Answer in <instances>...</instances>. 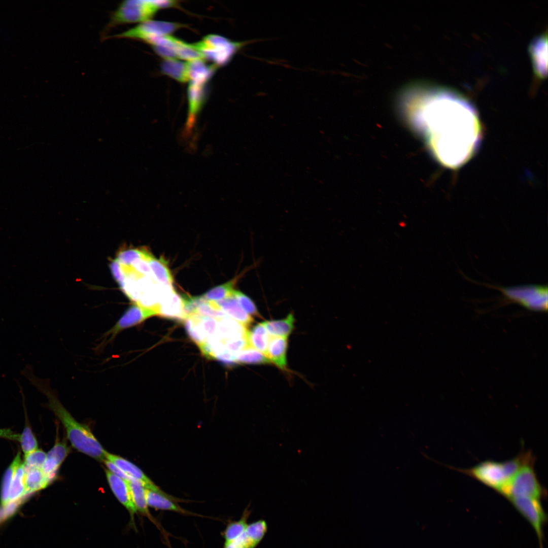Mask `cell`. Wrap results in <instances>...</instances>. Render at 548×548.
<instances>
[{"label": "cell", "instance_id": "6da1fadb", "mask_svg": "<svg viewBox=\"0 0 548 548\" xmlns=\"http://www.w3.org/2000/svg\"><path fill=\"white\" fill-rule=\"evenodd\" d=\"M398 101L401 113L443 166H461L477 149L481 138L478 115L460 95L416 82L401 90Z\"/></svg>", "mask_w": 548, "mask_h": 548}, {"label": "cell", "instance_id": "7a4b0ae2", "mask_svg": "<svg viewBox=\"0 0 548 548\" xmlns=\"http://www.w3.org/2000/svg\"><path fill=\"white\" fill-rule=\"evenodd\" d=\"M27 378L47 397L49 406L63 425L68 439L78 451L97 460H105V452L88 426L77 422L64 408L51 389L43 380L29 374Z\"/></svg>", "mask_w": 548, "mask_h": 548}, {"label": "cell", "instance_id": "3957f363", "mask_svg": "<svg viewBox=\"0 0 548 548\" xmlns=\"http://www.w3.org/2000/svg\"><path fill=\"white\" fill-rule=\"evenodd\" d=\"M458 470L500 492L515 474L517 468L510 459L503 462L486 461L471 468Z\"/></svg>", "mask_w": 548, "mask_h": 548}, {"label": "cell", "instance_id": "277c9868", "mask_svg": "<svg viewBox=\"0 0 548 548\" xmlns=\"http://www.w3.org/2000/svg\"><path fill=\"white\" fill-rule=\"evenodd\" d=\"M534 462L522 466L511 478L500 493L509 499L518 497H528L540 499L544 495L533 468Z\"/></svg>", "mask_w": 548, "mask_h": 548}, {"label": "cell", "instance_id": "5b68a950", "mask_svg": "<svg viewBox=\"0 0 548 548\" xmlns=\"http://www.w3.org/2000/svg\"><path fill=\"white\" fill-rule=\"evenodd\" d=\"M160 9L157 1H123L111 15L108 27L150 20Z\"/></svg>", "mask_w": 548, "mask_h": 548}, {"label": "cell", "instance_id": "8992f818", "mask_svg": "<svg viewBox=\"0 0 548 548\" xmlns=\"http://www.w3.org/2000/svg\"><path fill=\"white\" fill-rule=\"evenodd\" d=\"M248 42H233L216 35H208L202 41L193 44L203 55L217 66L228 63L241 48Z\"/></svg>", "mask_w": 548, "mask_h": 548}, {"label": "cell", "instance_id": "52a82bcc", "mask_svg": "<svg viewBox=\"0 0 548 548\" xmlns=\"http://www.w3.org/2000/svg\"><path fill=\"white\" fill-rule=\"evenodd\" d=\"M154 316H158L155 310L144 306L137 301H130V305L115 324L105 332L102 343L113 341L122 331L138 326Z\"/></svg>", "mask_w": 548, "mask_h": 548}, {"label": "cell", "instance_id": "ba28073f", "mask_svg": "<svg viewBox=\"0 0 548 548\" xmlns=\"http://www.w3.org/2000/svg\"><path fill=\"white\" fill-rule=\"evenodd\" d=\"M511 300L528 307L544 310L547 305V288L538 285L495 287Z\"/></svg>", "mask_w": 548, "mask_h": 548}, {"label": "cell", "instance_id": "9c48e42d", "mask_svg": "<svg viewBox=\"0 0 548 548\" xmlns=\"http://www.w3.org/2000/svg\"><path fill=\"white\" fill-rule=\"evenodd\" d=\"M183 26L182 24L177 23L149 20L115 37L137 39L148 43L155 38L169 35Z\"/></svg>", "mask_w": 548, "mask_h": 548}, {"label": "cell", "instance_id": "30bf717a", "mask_svg": "<svg viewBox=\"0 0 548 548\" xmlns=\"http://www.w3.org/2000/svg\"><path fill=\"white\" fill-rule=\"evenodd\" d=\"M509 500L532 525L542 548V527L546 516L539 500L528 497H515Z\"/></svg>", "mask_w": 548, "mask_h": 548}, {"label": "cell", "instance_id": "8fae6325", "mask_svg": "<svg viewBox=\"0 0 548 548\" xmlns=\"http://www.w3.org/2000/svg\"><path fill=\"white\" fill-rule=\"evenodd\" d=\"M204 86L190 82L188 87V112L183 130L184 138L190 136L195 128L198 114L206 101Z\"/></svg>", "mask_w": 548, "mask_h": 548}, {"label": "cell", "instance_id": "7c38bea8", "mask_svg": "<svg viewBox=\"0 0 548 548\" xmlns=\"http://www.w3.org/2000/svg\"><path fill=\"white\" fill-rule=\"evenodd\" d=\"M158 316L179 320L186 317L181 297L174 290L166 292L159 304Z\"/></svg>", "mask_w": 548, "mask_h": 548}, {"label": "cell", "instance_id": "4fadbf2b", "mask_svg": "<svg viewBox=\"0 0 548 548\" xmlns=\"http://www.w3.org/2000/svg\"><path fill=\"white\" fill-rule=\"evenodd\" d=\"M105 458L115 464L128 475L140 482L145 489L156 491H162L141 469L131 462L106 451Z\"/></svg>", "mask_w": 548, "mask_h": 548}, {"label": "cell", "instance_id": "5bb4252c", "mask_svg": "<svg viewBox=\"0 0 548 548\" xmlns=\"http://www.w3.org/2000/svg\"><path fill=\"white\" fill-rule=\"evenodd\" d=\"M70 451L64 440H57L51 450L46 454V459L42 468L43 472L52 481L57 471Z\"/></svg>", "mask_w": 548, "mask_h": 548}, {"label": "cell", "instance_id": "9a60e30c", "mask_svg": "<svg viewBox=\"0 0 548 548\" xmlns=\"http://www.w3.org/2000/svg\"><path fill=\"white\" fill-rule=\"evenodd\" d=\"M107 478L114 494L127 509L132 519L136 510L133 503L128 485L126 481L117 476L109 470H106Z\"/></svg>", "mask_w": 548, "mask_h": 548}, {"label": "cell", "instance_id": "2e32d148", "mask_svg": "<svg viewBox=\"0 0 548 548\" xmlns=\"http://www.w3.org/2000/svg\"><path fill=\"white\" fill-rule=\"evenodd\" d=\"M287 348V338L270 336L265 356L279 368L286 370Z\"/></svg>", "mask_w": 548, "mask_h": 548}, {"label": "cell", "instance_id": "e0dca14e", "mask_svg": "<svg viewBox=\"0 0 548 548\" xmlns=\"http://www.w3.org/2000/svg\"><path fill=\"white\" fill-rule=\"evenodd\" d=\"M215 302L228 317L245 327L253 322L252 316L243 309L233 295Z\"/></svg>", "mask_w": 548, "mask_h": 548}, {"label": "cell", "instance_id": "ac0fdd59", "mask_svg": "<svg viewBox=\"0 0 548 548\" xmlns=\"http://www.w3.org/2000/svg\"><path fill=\"white\" fill-rule=\"evenodd\" d=\"M145 497L148 507L181 513L186 512L176 503L174 498L162 491H156L145 489Z\"/></svg>", "mask_w": 548, "mask_h": 548}, {"label": "cell", "instance_id": "d6986e66", "mask_svg": "<svg viewBox=\"0 0 548 548\" xmlns=\"http://www.w3.org/2000/svg\"><path fill=\"white\" fill-rule=\"evenodd\" d=\"M530 52L536 75L543 77L547 71L546 36L536 38L531 45Z\"/></svg>", "mask_w": 548, "mask_h": 548}, {"label": "cell", "instance_id": "ffe728a7", "mask_svg": "<svg viewBox=\"0 0 548 548\" xmlns=\"http://www.w3.org/2000/svg\"><path fill=\"white\" fill-rule=\"evenodd\" d=\"M188 74L190 82L205 85L215 72L217 66L208 65L204 59L188 61Z\"/></svg>", "mask_w": 548, "mask_h": 548}, {"label": "cell", "instance_id": "44dd1931", "mask_svg": "<svg viewBox=\"0 0 548 548\" xmlns=\"http://www.w3.org/2000/svg\"><path fill=\"white\" fill-rule=\"evenodd\" d=\"M24 470L25 495L44 489L52 481L42 469L24 467Z\"/></svg>", "mask_w": 548, "mask_h": 548}, {"label": "cell", "instance_id": "7402d4cb", "mask_svg": "<svg viewBox=\"0 0 548 548\" xmlns=\"http://www.w3.org/2000/svg\"><path fill=\"white\" fill-rule=\"evenodd\" d=\"M147 260L154 281L160 286L173 288V279L165 261L162 258L156 259L151 254Z\"/></svg>", "mask_w": 548, "mask_h": 548}, {"label": "cell", "instance_id": "603a6c76", "mask_svg": "<svg viewBox=\"0 0 548 548\" xmlns=\"http://www.w3.org/2000/svg\"><path fill=\"white\" fill-rule=\"evenodd\" d=\"M295 319L292 313L283 319L262 322L270 336L287 338L292 333Z\"/></svg>", "mask_w": 548, "mask_h": 548}, {"label": "cell", "instance_id": "cb8c5ba5", "mask_svg": "<svg viewBox=\"0 0 548 548\" xmlns=\"http://www.w3.org/2000/svg\"><path fill=\"white\" fill-rule=\"evenodd\" d=\"M162 72L167 76L181 82L189 81L188 62L177 59L164 60L161 64Z\"/></svg>", "mask_w": 548, "mask_h": 548}, {"label": "cell", "instance_id": "d4e9b609", "mask_svg": "<svg viewBox=\"0 0 548 548\" xmlns=\"http://www.w3.org/2000/svg\"><path fill=\"white\" fill-rule=\"evenodd\" d=\"M247 338L250 347L266 355L269 337L263 324L260 323L248 331Z\"/></svg>", "mask_w": 548, "mask_h": 548}, {"label": "cell", "instance_id": "484cf974", "mask_svg": "<svg viewBox=\"0 0 548 548\" xmlns=\"http://www.w3.org/2000/svg\"><path fill=\"white\" fill-rule=\"evenodd\" d=\"M128 485L132 500L137 511L150 517L145 497V488L138 481L132 479L126 481Z\"/></svg>", "mask_w": 548, "mask_h": 548}, {"label": "cell", "instance_id": "4316f807", "mask_svg": "<svg viewBox=\"0 0 548 548\" xmlns=\"http://www.w3.org/2000/svg\"><path fill=\"white\" fill-rule=\"evenodd\" d=\"M24 473V466L21 463L17 468L13 478L6 506L16 502L25 495Z\"/></svg>", "mask_w": 548, "mask_h": 548}, {"label": "cell", "instance_id": "83f0119b", "mask_svg": "<svg viewBox=\"0 0 548 548\" xmlns=\"http://www.w3.org/2000/svg\"><path fill=\"white\" fill-rule=\"evenodd\" d=\"M236 363L265 364L270 363L265 355L249 346L235 355Z\"/></svg>", "mask_w": 548, "mask_h": 548}, {"label": "cell", "instance_id": "f1b7e54d", "mask_svg": "<svg viewBox=\"0 0 548 548\" xmlns=\"http://www.w3.org/2000/svg\"><path fill=\"white\" fill-rule=\"evenodd\" d=\"M249 511H245L240 520L230 523L224 532L225 543L232 541L245 532L248 525L247 519L249 516Z\"/></svg>", "mask_w": 548, "mask_h": 548}, {"label": "cell", "instance_id": "f546056e", "mask_svg": "<svg viewBox=\"0 0 548 548\" xmlns=\"http://www.w3.org/2000/svg\"><path fill=\"white\" fill-rule=\"evenodd\" d=\"M21 463L20 454L19 452L5 472L1 486V502L4 506H6L7 504L9 490L14 474Z\"/></svg>", "mask_w": 548, "mask_h": 548}, {"label": "cell", "instance_id": "4dcf8cb0", "mask_svg": "<svg viewBox=\"0 0 548 548\" xmlns=\"http://www.w3.org/2000/svg\"><path fill=\"white\" fill-rule=\"evenodd\" d=\"M234 281H230L209 290L202 296L207 300L217 301L233 295Z\"/></svg>", "mask_w": 548, "mask_h": 548}, {"label": "cell", "instance_id": "1f68e13d", "mask_svg": "<svg viewBox=\"0 0 548 548\" xmlns=\"http://www.w3.org/2000/svg\"><path fill=\"white\" fill-rule=\"evenodd\" d=\"M150 253L146 248H130L118 253L116 260L121 264L129 265L137 259L147 258Z\"/></svg>", "mask_w": 548, "mask_h": 548}, {"label": "cell", "instance_id": "d6a6232c", "mask_svg": "<svg viewBox=\"0 0 548 548\" xmlns=\"http://www.w3.org/2000/svg\"><path fill=\"white\" fill-rule=\"evenodd\" d=\"M267 530V524L265 521L260 520L248 524L245 533L247 536L258 545L264 537Z\"/></svg>", "mask_w": 548, "mask_h": 548}, {"label": "cell", "instance_id": "836d02e7", "mask_svg": "<svg viewBox=\"0 0 548 548\" xmlns=\"http://www.w3.org/2000/svg\"><path fill=\"white\" fill-rule=\"evenodd\" d=\"M195 314L220 320L227 316L221 311L215 301L206 300L197 308Z\"/></svg>", "mask_w": 548, "mask_h": 548}, {"label": "cell", "instance_id": "e575fe53", "mask_svg": "<svg viewBox=\"0 0 548 548\" xmlns=\"http://www.w3.org/2000/svg\"><path fill=\"white\" fill-rule=\"evenodd\" d=\"M24 456L38 449L37 439L29 427H26L20 435L19 440Z\"/></svg>", "mask_w": 548, "mask_h": 548}, {"label": "cell", "instance_id": "d590c367", "mask_svg": "<svg viewBox=\"0 0 548 548\" xmlns=\"http://www.w3.org/2000/svg\"><path fill=\"white\" fill-rule=\"evenodd\" d=\"M233 295L243 309L250 316L260 317L255 304L248 296L242 292L234 290Z\"/></svg>", "mask_w": 548, "mask_h": 548}, {"label": "cell", "instance_id": "8d00e7d4", "mask_svg": "<svg viewBox=\"0 0 548 548\" xmlns=\"http://www.w3.org/2000/svg\"><path fill=\"white\" fill-rule=\"evenodd\" d=\"M24 458L23 464L25 467L42 469L46 459V454L38 449L24 456Z\"/></svg>", "mask_w": 548, "mask_h": 548}, {"label": "cell", "instance_id": "74e56055", "mask_svg": "<svg viewBox=\"0 0 548 548\" xmlns=\"http://www.w3.org/2000/svg\"><path fill=\"white\" fill-rule=\"evenodd\" d=\"M181 297L186 316L195 314L198 306L207 300L202 296H192L186 294Z\"/></svg>", "mask_w": 548, "mask_h": 548}, {"label": "cell", "instance_id": "f35d334b", "mask_svg": "<svg viewBox=\"0 0 548 548\" xmlns=\"http://www.w3.org/2000/svg\"><path fill=\"white\" fill-rule=\"evenodd\" d=\"M225 348L234 355L250 346L246 336L234 337L222 342Z\"/></svg>", "mask_w": 548, "mask_h": 548}, {"label": "cell", "instance_id": "ab89813d", "mask_svg": "<svg viewBox=\"0 0 548 548\" xmlns=\"http://www.w3.org/2000/svg\"><path fill=\"white\" fill-rule=\"evenodd\" d=\"M223 548H254V546L245 532L236 539L224 543Z\"/></svg>", "mask_w": 548, "mask_h": 548}, {"label": "cell", "instance_id": "60d3db41", "mask_svg": "<svg viewBox=\"0 0 548 548\" xmlns=\"http://www.w3.org/2000/svg\"><path fill=\"white\" fill-rule=\"evenodd\" d=\"M103 462H104L106 466L108 467V468L109 469V471L117 476L126 481H129L132 480V479H134L128 475L118 466H117L112 462L106 459L104 460Z\"/></svg>", "mask_w": 548, "mask_h": 548}, {"label": "cell", "instance_id": "b9f144b4", "mask_svg": "<svg viewBox=\"0 0 548 548\" xmlns=\"http://www.w3.org/2000/svg\"><path fill=\"white\" fill-rule=\"evenodd\" d=\"M110 267L114 279L120 283L123 280V274L120 264L115 259L111 262Z\"/></svg>", "mask_w": 548, "mask_h": 548}, {"label": "cell", "instance_id": "7bdbcfd3", "mask_svg": "<svg viewBox=\"0 0 548 548\" xmlns=\"http://www.w3.org/2000/svg\"><path fill=\"white\" fill-rule=\"evenodd\" d=\"M0 437L19 440L20 435L14 433L13 431L8 429H0Z\"/></svg>", "mask_w": 548, "mask_h": 548}]
</instances>
